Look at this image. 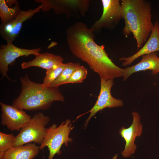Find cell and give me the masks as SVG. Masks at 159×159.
Wrapping results in <instances>:
<instances>
[{"instance_id":"obj_1","label":"cell","mask_w":159,"mask_h":159,"mask_svg":"<svg viewBox=\"0 0 159 159\" xmlns=\"http://www.w3.org/2000/svg\"><path fill=\"white\" fill-rule=\"evenodd\" d=\"M95 31L78 21L66 29L67 44L72 53L86 63L100 78L113 80L122 77L123 69L115 65L108 57L103 45L95 41Z\"/></svg>"},{"instance_id":"obj_2","label":"cell","mask_w":159,"mask_h":159,"mask_svg":"<svg viewBox=\"0 0 159 159\" xmlns=\"http://www.w3.org/2000/svg\"><path fill=\"white\" fill-rule=\"evenodd\" d=\"M121 2L125 21L123 34L127 37L132 33L138 49L147 42L153 27L151 4L145 0H122Z\"/></svg>"},{"instance_id":"obj_3","label":"cell","mask_w":159,"mask_h":159,"mask_svg":"<svg viewBox=\"0 0 159 159\" xmlns=\"http://www.w3.org/2000/svg\"><path fill=\"white\" fill-rule=\"evenodd\" d=\"M20 80L21 85V91L12 104L19 109L45 110L49 109L54 101H64L59 87L44 88L42 84L30 80L27 74L21 77Z\"/></svg>"},{"instance_id":"obj_4","label":"cell","mask_w":159,"mask_h":159,"mask_svg":"<svg viewBox=\"0 0 159 159\" xmlns=\"http://www.w3.org/2000/svg\"><path fill=\"white\" fill-rule=\"evenodd\" d=\"M74 128L71 120L68 119L62 122L58 126L54 124L46 128L45 137L39 148L41 150L46 146L48 147L49 154L47 159H53L56 154L60 155L62 145L64 144L67 146L68 143H71L72 139L69 136Z\"/></svg>"},{"instance_id":"obj_5","label":"cell","mask_w":159,"mask_h":159,"mask_svg":"<svg viewBox=\"0 0 159 159\" xmlns=\"http://www.w3.org/2000/svg\"><path fill=\"white\" fill-rule=\"evenodd\" d=\"M50 120L49 116L44 115L42 112L35 113L16 136L14 147L33 142L41 145L45 135L46 126Z\"/></svg>"},{"instance_id":"obj_6","label":"cell","mask_w":159,"mask_h":159,"mask_svg":"<svg viewBox=\"0 0 159 159\" xmlns=\"http://www.w3.org/2000/svg\"><path fill=\"white\" fill-rule=\"evenodd\" d=\"M42 4V11L47 12L53 9L57 14H64L67 17L84 16L88 11V0H35Z\"/></svg>"},{"instance_id":"obj_7","label":"cell","mask_w":159,"mask_h":159,"mask_svg":"<svg viewBox=\"0 0 159 159\" xmlns=\"http://www.w3.org/2000/svg\"><path fill=\"white\" fill-rule=\"evenodd\" d=\"M100 79V90L96 102L89 111L82 115L90 112V115L85 121L84 125L85 128H86L91 118L98 112L106 108L122 107L124 105L122 100L115 98L111 95V91L114 84L113 80Z\"/></svg>"},{"instance_id":"obj_8","label":"cell","mask_w":159,"mask_h":159,"mask_svg":"<svg viewBox=\"0 0 159 159\" xmlns=\"http://www.w3.org/2000/svg\"><path fill=\"white\" fill-rule=\"evenodd\" d=\"M101 2L103 7L102 14L92 27L95 32L102 28L112 29L123 19L119 0H102Z\"/></svg>"},{"instance_id":"obj_9","label":"cell","mask_w":159,"mask_h":159,"mask_svg":"<svg viewBox=\"0 0 159 159\" xmlns=\"http://www.w3.org/2000/svg\"><path fill=\"white\" fill-rule=\"evenodd\" d=\"M43 7L42 4L34 9L21 10L17 16L9 23L0 25V35L1 38L6 41L7 44L13 43L18 37L23 23L30 19L35 14L40 12Z\"/></svg>"},{"instance_id":"obj_10","label":"cell","mask_w":159,"mask_h":159,"mask_svg":"<svg viewBox=\"0 0 159 159\" xmlns=\"http://www.w3.org/2000/svg\"><path fill=\"white\" fill-rule=\"evenodd\" d=\"M1 123L11 131H20L30 121L32 117L23 110L15 107L0 102Z\"/></svg>"},{"instance_id":"obj_11","label":"cell","mask_w":159,"mask_h":159,"mask_svg":"<svg viewBox=\"0 0 159 159\" xmlns=\"http://www.w3.org/2000/svg\"><path fill=\"white\" fill-rule=\"evenodd\" d=\"M132 114V121L131 125L127 128L122 126L119 131L120 135L125 142L124 148L121 153L124 158H128L135 153L137 148L135 143V139L142 133L143 125L140 115L135 111H133Z\"/></svg>"},{"instance_id":"obj_12","label":"cell","mask_w":159,"mask_h":159,"mask_svg":"<svg viewBox=\"0 0 159 159\" xmlns=\"http://www.w3.org/2000/svg\"><path fill=\"white\" fill-rule=\"evenodd\" d=\"M41 50L40 48L26 49L19 48L13 43L1 45L0 49V72L2 78L5 77L10 80L7 75L9 66L17 58L22 56H27L31 54L36 56Z\"/></svg>"},{"instance_id":"obj_13","label":"cell","mask_w":159,"mask_h":159,"mask_svg":"<svg viewBox=\"0 0 159 159\" xmlns=\"http://www.w3.org/2000/svg\"><path fill=\"white\" fill-rule=\"evenodd\" d=\"M159 51V23L157 20L154 24L150 35L142 48L133 55L128 57H121L120 61H123L124 67L130 65L136 59L143 55Z\"/></svg>"},{"instance_id":"obj_14","label":"cell","mask_w":159,"mask_h":159,"mask_svg":"<svg viewBox=\"0 0 159 159\" xmlns=\"http://www.w3.org/2000/svg\"><path fill=\"white\" fill-rule=\"evenodd\" d=\"M151 70L155 75L159 73V57L156 52L143 55L140 62L130 67L123 69V80L125 81L132 74L140 71Z\"/></svg>"},{"instance_id":"obj_15","label":"cell","mask_w":159,"mask_h":159,"mask_svg":"<svg viewBox=\"0 0 159 159\" xmlns=\"http://www.w3.org/2000/svg\"><path fill=\"white\" fill-rule=\"evenodd\" d=\"M33 60L23 62L21 66L23 69L32 67L41 68L46 71L53 68L63 63V59L60 56L48 52L39 53Z\"/></svg>"},{"instance_id":"obj_16","label":"cell","mask_w":159,"mask_h":159,"mask_svg":"<svg viewBox=\"0 0 159 159\" xmlns=\"http://www.w3.org/2000/svg\"><path fill=\"white\" fill-rule=\"evenodd\" d=\"M40 150L35 143H29L10 149L5 153L3 159H33Z\"/></svg>"},{"instance_id":"obj_17","label":"cell","mask_w":159,"mask_h":159,"mask_svg":"<svg viewBox=\"0 0 159 159\" xmlns=\"http://www.w3.org/2000/svg\"><path fill=\"white\" fill-rule=\"evenodd\" d=\"M21 10L19 4L10 7L7 5L5 0H0L1 24L5 25L9 23L17 16Z\"/></svg>"},{"instance_id":"obj_18","label":"cell","mask_w":159,"mask_h":159,"mask_svg":"<svg viewBox=\"0 0 159 159\" xmlns=\"http://www.w3.org/2000/svg\"><path fill=\"white\" fill-rule=\"evenodd\" d=\"M80 66L79 62H68L65 63V67L59 76L49 87H59L67 80L71 76L73 72Z\"/></svg>"},{"instance_id":"obj_19","label":"cell","mask_w":159,"mask_h":159,"mask_svg":"<svg viewBox=\"0 0 159 159\" xmlns=\"http://www.w3.org/2000/svg\"><path fill=\"white\" fill-rule=\"evenodd\" d=\"M15 139L13 133L6 134L0 132V159H3L5 153L14 147Z\"/></svg>"},{"instance_id":"obj_20","label":"cell","mask_w":159,"mask_h":159,"mask_svg":"<svg viewBox=\"0 0 159 159\" xmlns=\"http://www.w3.org/2000/svg\"><path fill=\"white\" fill-rule=\"evenodd\" d=\"M65 67V63H63L49 70H47L46 75L42 84L44 88L49 87L59 76Z\"/></svg>"},{"instance_id":"obj_21","label":"cell","mask_w":159,"mask_h":159,"mask_svg":"<svg viewBox=\"0 0 159 159\" xmlns=\"http://www.w3.org/2000/svg\"><path fill=\"white\" fill-rule=\"evenodd\" d=\"M87 74V68L83 66L80 65L73 72L70 77L62 85L81 83L86 78Z\"/></svg>"},{"instance_id":"obj_22","label":"cell","mask_w":159,"mask_h":159,"mask_svg":"<svg viewBox=\"0 0 159 159\" xmlns=\"http://www.w3.org/2000/svg\"><path fill=\"white\" fill-rule=\"evenodd\" d=\"M7 5L9 7V6H11V7L13 5L14 6L19 5V2L16 0H5Z\"/></svg>"},{"instance_id":"obj_23","label":"cell","mask_w":159,"mask_h":159,"mask_svg":"<svg viewBox=\"0 0 159 159\" xmlns=\"http://www.w3.org/2000/svg\"><path fill=\"white\" fill-rule=\"evenodd\" d=\"M118 154H116L112 158L110 159H117L118 158Z\"/></svg>"},{"instance_id":"obj_24","label":"cell","mask_w":159,"mask_h":159,"mask_svg":"<svg viewBox=\"0 0 159 159\" xmlns=\"http://www.w3.org/2000/svg\"></svg>"}]
</instances>
